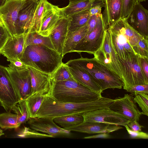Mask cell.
I'll use <instances>...</instances> for the list:
<instances>
[{
    "instance_id": "obj_22",
    "label": "cell",
    "mask_w": 148,
    "mask_h": 148,
    "mask_svg": "<svg viewBox=\"0 0 148 148\" xmlns=\"http://www.w3.org/2000/svg\"><path fill=\"white\" fill-rule=\"evenodd\" d=\"M105 9L103 17L106 29L121 18V0H103Z\"/></svg>"
},
{
    "instance_id": "obj_16",
    "label": "cell",
    "mask_w": 148,
    "mask_h": 148,
    "mask_svg": "<svg viewBox=\"0 0 148 148\" xmlns=\"http://www.w3.org/2000/svg\"><path fill=\"white\" fill-rule=\"evenodd\" d=\"M127 21L140 34L148 38V11L140 3H136Z\"/></svg>"
},
{
    "instance_id": "obj_44",
    "label": "cell",
    "mask_w": 148,
    "mask_h": 148,
    "mask_svg": "<svg viewBox=\"0 0 148 148\" xmlns=\"http://www.w3.org/2000/svg\"><path fill=\"white\" fill-rule=\"evenodd\" d=\"M104 6V3H103L96 5L91 8L89 10L90 16L101 14V8Z\"/></svg>"
},
{
    "instance_id": "obj_37",
    "label": "cell",
    "mask_w": 148,
    "mask_h": 148,
    "mask_svg": "<svg viewBox=\"0 0 148 148\" xmlns=\"http://www.w3.org/2000/svg\"><path fill=\"white\" fill-rule=\"evenodd\" d=\"M124 127L126 128L128 134L131 138L138 139H148L147 133L141 131H134L131 129L127 125H125Z\"/></svg>"
},
{
    "instance_id": "obj_36",
    "label": "cell",
    "mask_w": 148,
    "mask_h": 148,
    "mask_svg": "<svg viewBox=\"0 0 148 148\" xmlns=\"http://www.w3.org/2000/svg\"><path fill=\"white\" fill-rule=\"evenodd\" d=\"M138 0H121V18L127 19Z\"/></svg>"
},
{
    "instance_id": "obj_42",
    "label": "cell",
    "mask_w": 148,
    "mask_h": 148,
    "mask_svg": "<svg viewBox=\"0 0 148 148\" xmlns=\"http://www.w3.org/2000/svg\"><path fill=\"white\" fill-rule=\"evenodd\" d=\"M140 66L146 77L148 79V58L139 56Z\"/></svg>"
},
{
    "instance_id": "obj_24",
    "label": "cell",
    "mask_w": 148,
    "mask_h": 148,
    "mask_svg": "<svg viewBox=\"0 0 148 148\" xmlns=\"http://www.w3.org/2000/svg\"><path fill=\"white\" fill-rule=\"evenodd\" d=\"M87 25H86L68 32L63 48V57L67 53L73 52L76 45L87 34Z\"/></svg>"
},
{
    "instance_id": "obj_39",
    "label": "cell",
    "mask_w": 148,
    "mask_h": 148,
    "mask_svg": "<svg viewBox=\"0 0 148 148\" xmlns=\"http://www.w3.org/2000/svg\"><path fill=\"white\" fill-rule=\"evenodd\" d=\"M125 90L134 94L138 92L148 94V84L134 85L128 87Z\"/></svg>"
},
{
    "instance_id": "obj_35",
    "label": "cell",
    "mask_w": 148,
    "mask_h": 148,
    "mask_svg": "<svg viewBox=\"0 0 148 148\" xmlns=\"http://www.w3.org/2000/svg\"><path fill=\"white\" fill-rule=\"evenodd\" d=\"M18 136L23 138H53L52 136L47 134L40 133L31 128L25 127L18 134Z\"/></svg>"
},
{
    "instance_id": "obj_31",
    "label": "cell",
    "mask_w": 148,
    "mask_h": 148,
    "mask_svg": "<svg viewBox=\"0 0 148 148\" xmlns=\"http://www.w3.org/2000/svg\"><path fill=\"white\" fill-rule=\"evenodd\" d=\"M12 110L17 115L18 123L21 125L25 123L30 118L25 100L19 101Z\"/></svg>"
},
{
    "instance_id": "obj_3",
    "label": "cell",
    "mask_w": 148,
    "mask_h": 148,
    "mask_svg": "<svg viewBox=\"0 0 148 148\" xmlns=\"http://www.w3.org/2000/svg\"><path fill=\"white\" fill-rule=\"evenodd\" d=\"M66 64L80 68L87 73L102 92L108 88L121 89L123 83L120 77L96 59L84 58L71 60Z\"/></svg>"
},
{
    "instance_id": "obj_51",
    "label": "cell",
    "mask_w": 148,
    "mask_h": 148,
    "mask_svg": "<svg viewBox=\"0 0 148 148\" xmlns=\"http://www.w3.org/2000/svg\"><path fill=\"white\" fill-rule=\"evenodd\" d=\"M5 1H7V0H5Z\"/></svg>"
},
{
    "instance_id": "obj_14",
    "label": "cell",
    "mask_w": 148,
    "mask_h": 148,
    "mask_svg": "<svg viewBox=\"0 0 148 148\" xmlns=\"http://www.w3.org/2000/svg\"><path fill=\"white\" fill-rule=\"evenodd\" d=\"M38 1L37 0H26L21 8L16 24V35L24 34L27 36L31 32Z\"/></svg>"
},
{
    "instance_id": "obj_46",
    "label": "cell",
    "mask_w": 148,
    "mask_h": 148,
    "mask_svg": "<svg viewBox=\"0 0 148 148\" xmlns=\"http://www.w3.org/2000/svg\"><path fill=\"white\" fill-rule=\"evenodd\" d=\"M5 2V0H0V8L4 4Z\"/></svg>"
},
{
    "instance_id": "obj_17",
    "label": "cell",
    "mask_w": 148,
    "mask_h": 148,
    "mask_svg": "<svg viewBox=\"0 0 148 148\" xmlns=\"http://www.w3.org/2000/svg\"><path fill=\"white\" fill-rule=\"evenodd\" d=\"M70 20L69 17L61 15L49 35L55 50L61 55L68 32Z\"/></svg>"
},
{
    "instance_id": "obj_25",
    "label": "cell",
    "mask_w": 148,
    "mask_h": 148,
    "mask_svg": "<svg viewBox=\"0 0 148 148\" xmlns=\"http://www.w3.org/2000/svg\"><path fill=\"white\" fill-rule=\"evenodd\" d=\"M67 66L75 81L93 91L101 93H102L100 87L86 72L77 67Z\"/></svg>"
},
{
    "instance_id": "obj_32",
    "label": "cell",
    "mask_w": 148,
    "mask_h": 148,
    "mask_svg": "<svg viewBox=\"0 0 148 148\" xmlns=\"http://www.w3.org/2000/svg\"><path fill=\"white\" fill-rule=\"evenodd\" d=\"M73 78L68 66L63 62L51 75V79L55 81H64Z\"/></svg>"
},
{
    "instance_id": "obj_30",
    "label": "cell",
    "mask_w": 148,
    "mask_h": 148,
    "mask_svg": "<svg viewBox=\"0 0 148 148\" xmlns=\"http://www.w3.org/2000/svg\"><path fill=\"white\" fill-rule=\"evenodd\" d=\"M20 125L16 114H12L9 111L0 114V127L1 128L16 129Z\"/></svg>"
},
{
    "instance_id": "obj_52",
    "label": "cell",
    "mask_w": 148,
    "mask_h": 148,
    "mask_svg": "<svg viewBox=\"0 0 148 148\" xmlns=\"http://www.w3.org/2000/svg\"><path fill=\"white\" fill-rule=\"evenodd\" d=\"M37 1H38V0H37Z\"/></svg>"
},
{
    "instance_id": "obj_4",
    "label": "cell",
    "mask_w": 148,
    "mask_h": 148,
    "mask_svg": "<svg viewBox=\"0 0 148 148\" xmlns=\"http://www.w3.org/2000/svg\"><path fill=\"white\" fill-rule=\"evenodd\" d=\"M63 57L55 49L40 45L25 48L21 60L27 66L52 75L62 63Z\"/></svg>"
},
{
    "instance_id": "obj_20",
    "label": "cell",
    "mask_w": 148,
    "mask_h": 148,
    "mask_svg": "<svg viewBox=\"0 0 148 148\" xmlns=\"http://www.w3.org/2000/svg\"><path fill=\"white\" fill-rule=\"evenodd\" d=\"M122 128L120 125L99 122L83 121L78 125L64 129L71 131L94 134L109 133Z\"/></svg>"
},
{
    "instance_id": "obj_13",
    "label": "cell",
    "mask_w": 148,
    "mask_h": 148,
    "mask_svg": "<svg viewBox=\"0 0 148 148\" xmlns=\"http://www.w3.org/2000/svg\"><path fill=\"white\" fill-rule=\"evenodd\" d=\"M109 108L128 119L130 121L135 120L139 121L142 114L132 99L127 94L122 97L114 99Z\"/></svg>"
},
{
    "instance_id": "obj_6",
    "label": "cell",
    "mask_w": 148,
    "mask_h": 148,
    "mask_svg": "<svg viewBox=\"0 0 148 148\" xmlns=\"http://www.w3.org/2000/svg\"><path fill=\"white\" fill-rule=\"evenodd\" d=\"M93 55L94 58L117 75L123 81V76L120 63L112 46L110 36L107 29L105 31L101 47Z\"/></svg>"
},
{
    "instance_id": "obj_41",
    "label": "cell",
    "mask_w": 148,
    "mask_h": 148,
    "mask_svg": "<svg viewBox=\"0 0 148 148\" xmlns=\"http://www.w3.org/2000/svg\"><path fill=\"white\" fill-rule=\"evenodd\" d=\"M10 62V64L8 65V67L13 70H20L28 68V66L21 60H14Z\"/></svg>"
},
{
    "instance_id": "obj_27",
    "label": "cell",
    "mask_w": 148,
    "mask_h": 148,
    "mask_svg": "<svg viewBox=\"0 0 148 148\" xmlns=\"http://www.w3.org/2000/svg\"><path fill=\"white\" fill-rule=\"evenodd\" d=\"M40 45L55 49L49 36H44L36 31L29 32L26 36L25 41V48L31 45Z\"/></svg>"
},
{
    "instance_id": "obj_18",
    "label": "cell",
    "mask_w": 148,
    "mask_h": 148,
    "mask_svg": "<svg viewBox=\"0 0 148 148\" xmlns=\"http://www.w3.org/2000/svg\"><path fill=\"white\" fill-rule=\"evenodd\" d=\"M26 36L24 34L10 36L6 43L0 51V54L7 58L8 61L21 60L25 49Z\"/></svg>"
},
{
    "instance_id": "obj_40",
    "label": "cell",
    "mask_w": 148,
    "mask_h": 148,
    "mask_svg": "<svg viewBox=\"0 0 148 148\" xmlns=\"http://www.w3.org/2000/svg\"><path fill=\"white\" fill-rule=\"evenodd\" d=\"M10 36L5 27L0 26V51L3 48Z\"/></svg>"
},
{
    "instance_id": "obj_19",
    "label": "cell",
    "mask_w": 148,
    "mask_h": 148,
    "mask_svg": "<svg viewBox=\"0 0 148 148\" xmlns=\"http://www.w3.org/2000/svg\"><path fill=\"white\" fill-rule=\"evenodd\" d=\"M60 8L58 6L53 5L45 0L40 26L38 32L39 34L44 36H49L61 15Z\"/></svg>"
},
{
    "instance_id": "obj_33",
    "label": "cell",
    "mask_w": 148,
    "mask_h": 148,
    "mask_svg": "<svg viewBox=\"0 0 148 148\" xmlns=\"http://www.w3.org/2000/svg\"><path fill=\"white\" fill-rule=\"evenodd\" d=\"M45 0H39L38 1L31 32L36 31L38 32L39 31L41 19L44 10Z\"/></svg>"
},
{
    "instance_id": "obj_23",
    "label": "cell",
    "mask_w": 148,
    "mask_h": 148,
    "mask_svg": "<svg viewBox=\"0 0 148 148\" xmlns=\"http://www.w3.org/2000/svg\"><path fill=\"white\" fill-rule=\"evenodd\" d=\"M104 3L103 0H85L69 3L66 6L60 8L61 14L69 17L75 14L90 10L92 7L99 4Z\"/></svg>"
},
{
    "instance_id": "obj_45",
    "label": "cell",
    "mask_w": 148,
    "mask_h": 148,
    "mask_svg": "<svg viewBox=\"0 0 148 148\" xmlns=\"http://www.w3.org/2000/svg\"><path fill=\"white\" fill-rule=\"evenodd\" d=\"M111 138V136L109 133H101L98 134L86 136L84 137V139L104 138L108 139Z\"/></svg>"
},
{
    "instance_id": "obj_8",
    "label": "cell",
    "mask_w": 148,
    "mask_h": 148,
    "mask_svg": "<svg viewBox=\"0 0 148 148\" xmlns=\"http://www.w3.org/2000/svg\"><path fill=\"white\" fill-rule=\"evenodd\" d=\"M106 28L103 16L94 29L86 34L73 49V52H82L93 54L101 47Z\"/></svg>"
},
{
    "instance_id": "obj_47",
    "label": "cell",
    "mask_w": 148,
    "mask_h": 148,
    "mask_svg": "<svg viewBox=\"0 0 148 148\" xmlns=\"http://www.w3.org/2000/svg\"><path fill=\"white\" fill-rule=\"evenodd\" d=\"M85 0H69V3H73L79 1H84Z\"/></svg>"
},
{
    "instance_id": "obj_50",
    "label": "cell",
    "mask_w": 148,
    "mask_h": 148,
    "mask_svg": "<svg viewBox=\"0 0 148 148\" xmlns=\"http://www.w3.org/2000/svg\"><path fill=\"white\" fill-rule=\"evenodd\" d=\"M146 0H138V2H139V3H140V2H142L145 1Z\"/></svg>"
},
{
    "instance_id": "obj_48",
    "label": "cell",
    "mask_w": 148,
    "mask_h": 148,
    "mask_svg": "<svg viewBox=\"0 0 148 148\" xmlns=\"http://www.w3.org/2000/svg\"><path fill=\"white\" fill-rule=\"evenodd\" d=\"M0 26H4L3 23L1 19L0 14Z\"/></svg>"
},
{
    "instance_id": "obj_43",
    "label": "cell",
    "mask_w": 148,
    "mask_h": 148,
    "mask_svg": "<svg viewBox=\"0 0 148 148\" xmlns=\"http://www.w3.org/2000/svg\"><path fill=\"white\" fill-rule=\"evenodd\" d=\"M136 120L130 121L127 124V126L132 130L135 131H141L144 126L140 125Z\"/></svg>"
},
{
    "instance_id": "obj_28",
    "label": "cell",
    "mask_w": 148,
    "mask_h": 148,
    "mask_svg": "<svg viewBox=\"0 0 148 148\" xmlns=\"http://www.w3.org/2000/svg\"><path fill=\"white\" fill-rule=\"evenodd\" d=\"M89 10H87L69 16L70 20L68 32L87 25L90 16Z\"/></svg>"
},
{
    "instance_id": "obj_1",
    "label": "cell",
    "mask_w": 148,
    "mask_h": 148,
    "mask_svg": "<svg viewBox=\"0 0 148 148\" xmlns=\"http://www.w3.org/2000/svg\"><path fill=\"white\" fill-rule=\"evenodd\" d=\"M114 99L102 97L87 102L73 103L58 101L49 92L44 97L35 117L54 119L70 115H82L97 109L109 108Z\"/></svg>"
},
{
    "instance_id": "obj_5",
    "label": "cell",
    "mask_w": 148,
    "mask_h": 148,
    "mask_svg": "<svg viewBox=\"0 0 148 148\" xmlns=\"http://www.w3.org/2000/svg\"><path fill=\"white\" fill-rule=\"evenodd\" d=\"M51 95L55 99L65 102L79 103L97 99L101 93L93 91L75 81H55L51 79Z\"/></svg>"
},
{
    "instance_id": "obj_26",
    "label": "cell",
    "mask_w": 148,
    "mask_h": 148,
    "mask_svg": "<svg viewBox=\"0 0 148 148\" xmlns=\"http://www.w3.org/2000/svg\"><path fill=\"white\" fill-rule=\"evenodd\" d=\"M47 94L42 92H36L31 94L25 99L30 118L35 117L43 98Z\"/></svg>"
},
{
    "instance_id": "obj_15",
    "label": "cell",
    "mask_w": 148,
    "mask_h": 148,
    "mask_svg": "<svg viewBox=\"0 0 148 148\" xmlns=\"http://www.w3.org/2000/svg\"><path fill=\"white\" fill-rule=\"evenodd\" d=\"M27 121L31 129L45 133L53 137L68 136L70 134V131L58 125L54 121L53 119L34 117L30 118Z\"/></svg>"
},
{
    "instance_id": "obj_2",
    "label": "cell",
    "mask_w": 148,
    "mask_h": 148,
    "mask_svg": "<svg viewBox=\"0 0 148 148\" xmlns=\"http://www.w3.org/2000/svg\"><path fill=\"white\" fill-rule=\"evenodd\" d=\"M107 29L114 50L120 59L128 61L136 55L142 57L139 43L145 37L130 24L127 18H121L108 26Z\"/></svg>"
},
{
    "instance_id": "obj_34",
    "label": "cell",
    "mask_w": 148,
    "mask_h": 148,
    "mask_svg": "<svg viewBox=\"0 0 148 148\" xmlns=\"http://www.w3.org/2000/svg\"><path fill=\"white\" fill-rule=\"evenodd\" d=\"M134 94L135 97L134 98V100L141 109L142 114L148 116V94L138 92L135 93Z\"/></svg>"
},
{
    "instance_id": "obj_29",
    "label": "cell",
    "mask_w": 148,
    "mask_h": 148,
    "mask_svg": "<svg viewBox=\"0 0 148 148\" xmlns=\"http://www.w3.org/2000/svg\"><path fill=\"white\" fill-rule=\"evenodd\" d=\"M53 120L64 128L78 125L83 121L84 119L81 115H70L56 117Z\"/></svg>"
},
{
    "instance_id": "obj_9",
    "label": "cell",
    "mask_w": 148,
    "mask_h": 148,
    "mask_svg": "<svg viewBox=\"0 0 148 148\" xmlns=\"http://www.w3.org/2000/svg\"><path fill=\"white\" fill-rule=\"evenodd\" d=\"M6 67L0 64V104L6 111L12 110L19 102Z\"/></svg>"
},
{
    "instance_id": "obj_49",
    "label": "cell",
    "mask_w": 148,
    "mask_h": 148,
    "mask_svg": "<svg viewBox=\"0 0 148 148\" xmlns=\"http://www.w3.org/2000/svg\"><path fill=\"white\" fill-rule=\"evenodd\" d=\"M4 134V133L3 132L2 130L0 129V136Z\"/></svg>"
},
{
    "instance_id": "obj_12",
    "label": "cell",
    "mask_w": 148,
    "mask_h": 148,
    "mask_svg": "<svg viewBox=\"0 0 148 148\" xmlns=\"http://www.w3.org/2000/svg\"><path fill=\"white\" fill-rule=\"evenodd\" d=\"M83 121L96 122L124 126L130 121L121 114L109 109L103 108L83 114Z\"/></svg>"
},
{
    "instance_id": "obj_11",
    "label": "cell",
    "mask_w": 148,
    "mask_h": 148,
    "mask_svg": "<svg viewBox=\"0 0 148 148\" xmlns=\"http://www.w3.org/2000/svg\"><path fill=\"white\" fill-rule=\"evenodd\" d=\"M19 101L25 100L31 94V79L28 69L14 70L6 67Z\"/></svg>"
},
{
    "instance_id": "obj_38",
    "label": "cell",
    "mask_w": 148,
    "mask_h": 148,
    "mask_svg": "<svg viewBox=\"0 0 148 148\" xmlns=\"http://www.w3.org/2000/svg\"><path fill=\"white\" fill-rule=\"evenodd\" d=\"M103 16L101 13L100 14L90 16L87 23V34L89 33L95 27L101 20Z\"/></svg>"
},
{
    "instance_id": "obj_21",
    "label": "cell",
    "mask_w": 148,
    "mask_h": 148,
    "mask_svg": "<svg viewBox=\"0 0 148 148\" xmlns=\"http://www.w3.org/2000/svg\"><path fill=\"white\" fill-rule=\"evenodd\" d=\"M27 69L31 79V94L37 92H49L51 86V75L30 66H28Z\"/></svg>"
},
{
    "instance_id": "obj_10",
    "label": "cell",
    "mask_w": 148,
    "mask_h": 148,
    "mask_svg": "<svg viewBox=\"0 0 148 148\" xmlns=\"http://www.w3.org/2000/svg\"><path fill=\"white\" fill-rule=\"evenodd\" d=\"M26 0H7L0 8L3 25L10 36L16 35V26L18 13Z\"/></svg>"
},
{
    "instance_id": "obj_7",
    "label": "cell",
    "mask_w": 148,
    "mask_h": 148,
    "mask_svg": "<svg viewBox=\"0 0 148 148\" xmlns=\"http://www.w3.org/2000/svg\"><path fill=\"white\" fill-rule=\"evenodd\" d=\"M117 57L122 68L125 90L134 85L148 84V79L140 66L139 56L136 55L128 61L122 60Z\"/></svg>"
}]
</instances>
